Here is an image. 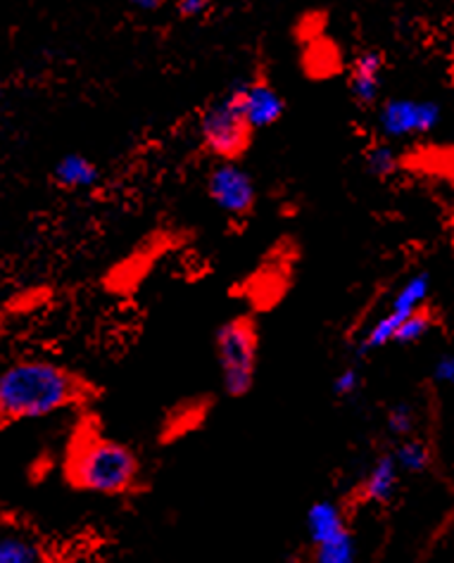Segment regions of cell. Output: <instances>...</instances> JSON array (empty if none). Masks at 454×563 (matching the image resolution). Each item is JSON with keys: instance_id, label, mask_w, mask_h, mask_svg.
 <instances>
[{"instance_id": "cell-1", "label": "cell", "mask_w": 454, "mask_h": 563, "mask_svg": "<svg viewBox=\"0 0 454 563\" xmlns=\"http://www.w3.org/2000/svg\"><path fill=\"white\" fill-rule=\"evenodd\" d=\"M84 383L51 360H18L0 372V421L46 419L77 405Z\"/></svg>"}, {"instance_id": "cell-2", "label": "cell", "mask_w": 454, "mask_h": 563, "mask_svg": "<svg viewBox=\"0 0 454 563\" xmlns=\"http://www.w3.org/2000/svg\"><path fill=\"white\" fill-rule=\"evenodd\" d=\"M69 478L81 490L96 495H120L131 490L139 478L136 456L124 444L91 438L75 450L69 462Z\"/></svg>"}, {"instance_id": "cell-3", "label": "cell", "mask_w": 454, "mask_h": 563, "mask_svg": "<svg viewBox=\"0 0 454 563\" xmlns=\"http://www.w3.org/2000/svg\"><path fill=\"white\" fill-rule=\"evenodd\" d=\"M255 139L257 131L245 120L229 88L198 114L200 151L212 157V162H243L253 151Z\"/></svg>"}, {"instance_id": "cell-4", "label": "cell", "mask_w": 454, "mask_h": 563, "mask_svg": "<svg viewBox=\"0 0 454 563\" xmlns=\"http://www.w3.org/2000/svg\"><path fill=\"white\" fill-rule=\"evenodd\" d=\"M257 325L251 317H233L219 325L214 338L217 364L222 385L231 397H241L253 388L257 368Z\"/></svg>"}, {"instance_id": "cell-5", "label": "cell", "mask_w": 454, "mask_h": 563, "mask_svg": "<svg viewBox=\"0 0 454 563\" xmlns=\"http://www.w3.org/2000/svg\"><path fill=\"white\" fill-rule=\"evenodd\" d=\"M204 192L217 210L236 224H247L257 212L259 190L243 162H212Z\"/></svg>"}, {"instance_id": "cell-6", "label": "cell", "mask_w": 454, "mask_h": 563, "mask_svg": "<svg viewBox=\"0 0 454 563\" xmlns=\"http://www.w3.org/2000/svg\"><path fill=\"white\" fill-rule=\"evenodd\" d=\"M229 91L257 133L276 126L286 117V98L276 88L267 60H257L245 77L229 86Z\"/></svg>"}, {"instance_id": "cell-7", "label": "cell", "mask_w": 454, "mask_h": 563, "mask_svg": "<svg viewBox=\"0 0 454 563\" xmlns=\"http://www.w3.org/2000/svg\"><path fill=\"white\" fill-rule=\"evenodd\" d=\"M374 114L380 139L390 143L427 136L443 117L438 102L417 98H386L378 102Z\"/></svg>"}, {"instance_id": "cell-8", "label": "cell", "mask_w": 454, "mask_h": 563, "mask_svg": "<svg viewBox=\"0 0 454 563\" xmlns=\"http://www.w3.org/2000/svg\"><path fill=\"white\" fill-rule=\"evenodd\" d=\"M386 53L378 48H362L347 57L345 81L347 93L362 110H376L386 84Z\"/></svg>"}, {"instance_id": "cell-9", "label": "cell", "mask_w": 454, "mask_h": 563, "mask_svg": "<svg viewBox=\"0 0 454 563\" xmlns=\"http://www.w3.org/2000/svg\"><path fill=\"white\" fill-rule=\"evenodd\" d=\"M300 67L307 79L329 81L347 69V57L331 34L317 36L300 46Z\"/></svg>"}, {"instance_id": "cell-10", "label": "cell", "mask_w": 454, "mask_h": 563, "mask_svg": "<svg viewBox=\"0 0 454 563\" xmlns=\"http://www.w3.org/2000/svg\"><path fill=\"white\" fill-rule=\"evenodd\" d=\"M102 181V169L84 153H67L55 162L53 184L63 190H91Z\"/></svg>"}, {"instance_id": "cell-11", "label": "cell", "mask_w": 454, "mask_h": 563, "mask_svg": "<svg viewBox=\"0 0 454 563\" xmlns=\"http://www.w3.org/2000/svg\"><path fill=\"white\" fill-rule=\"evenodd\" d=\"M429 292H431V274L417 272L405 280V284L398 288V292L392 295L388 312L405 321L407 317H412L423 305H427Z\"/></svg>"}, {"instance_id": "cell-12", "label": "cell", "mask_w": 454, "mask_h": 563, "mask_svg": "<svg viewBox=\"0 0 454 563\" xmlns=\"http://www.w3.org/2000/svg\"><path fill=\"white\" fill-rule=\"evenodd\" d=\"M400 481V468L392 456H380L378 462L372 466L369 476L364 481V497L369 501L384 504L392 499L395 490H398Z\"/></svg>"}, {"instance_id": "cell-13", "label": "cell", "mask_w": 454, "mask_h": 563, "mask_svg": "<svg viewBox=\"0 0 454 563\" xmlns=\"http://www.w3.org/2000/svg\"><path fill=\"white\" fill-rule=\"evenodd\" d=\"M345 530L347 528H345L343 511L335 507L333 501H317L310 509V514H307V532H310L314 544H321L335 536H341Z\"/></svg>"}, {"instance_id": "cell-14", "label": "cell", "mask_w": 454, "mask_h": 563, "mask_svg": "<svg viewBox=\"0 0 454 563\" xmlns=\"http://www.w3.org/2000/svg\"><path fill=\"white\" fill-rule=\"evenodd\" d=\"M364 167L372 176H376L378 181H388L395 174L402 169V157L395 151L390 141H372L364 147Z\"/></svg>"}, {"instance_id": "cell-15", "label": "cell", "mask_w": 454, "mask_h": 563, "mask_svg": "<svg viewBox=\"0 0 454 563\" xmlns=\"http://www.w3.org/2000/svg\"><path fill=\"white\" fill-rule=\"evenodd\" d=\"M0 563H41V547L26 532H0Z\"/></svg>"}, {"instance_id": "cell-16", "label": "cell", "mask_w": 454, "mask_h": 563, "mask_svg": "<svg viewBox=\"0 0 454 563\" xmlns=\"http://www.w3.org/2000/svg\"><path fill=\"white\" fill-rule=\"evenodd\" d=\"M357 547L350 532H341L326 542L314 544V563H355Z\"/></svg>"}, {"instance_id": "cell-17", "label": "cell", "mask_w": 454, "mask_h": 563, "mask_svg": "<svg viewBox=\"0 0 454 563\" xmlns=\"http://www.w3.org/2000/svg\"><path fill=\"white\" fill-rule=\"evenodd\" d=\"M433 329V314L429 305H423L419 312H414L412 317H407L402 321V325L398 329V333H395V343L398 345H414L419 343V340L427 338Z\"/></svg>"}, {"instance_id": "cell-18", "label": "cell", "mask_w": 454, "mask_h": 563, "mask_svg": "<svg viewBox=\"0 0 454 563\" xmlns=\"http://www.w3.org/2000/svg\"><path fill=\"white\" fill-rule=\"evenodd\" d=\"M324 34H329L326 10H307L300 14L298 22L292 24V36H296L298 46H302V43L312 41L317 36H324Z\"/></svg>"}, {"instance_id": "cell-19", "label": "cell", "mask_w": 454, "mask_h": 563, "mask_svg": "<svg viewBox=\"0 0 454 563\" xmlns=\"http://www.w3.org/2000/svg\"><path fill=\"white\" fill-rule=\"evenodd\" d=\"M429 450L427 444L419 442V440H409L405 444H400L398 450V456H395V462H398V466L402 471H409V473H421L423 468L429 466Z\"/></svg>"}, {"instance_id": "cell-20", "label": "cell", "mask_w": 454, "mask_h": 563, "mask_svg": "<svg viewBox=\"0 0 454 563\" xmlns=\"http://www.w3.org/2000/svg\"><path fill=\"white\" fill-rule=\"evenodd\" d=\"M214 5V0H174V12L179 14L184 22L202 20Z\"/></svg>"}, {"instance_id": "cell-21", "label": "cell", "mask_w": 454, "mask_h": 563, "mask_svg": "<svg viewBox=\"0 0 454 563\" xmlns=\"http://www.w3.org/2000/svg\"><path fill=\"white\" fill-rule=\"evenodd\" d=\"M388 428H390V433H395V435H409V433H412V428H414V413H412V409L405 407V405L395 407L388 413Z\"/></svg>"}, {"instance_id": "cell-22", "label": "cell", "mask_w": 454, "mask_h": 563, "mask_svg": "<svg viewBox=\"0 0 454 563\" xmlns=\"http://www.w3.org/2000/svg\"><path fill=\"white\" fill-rule=\"evenodd\" d=\"M359 383H362V378H359V374H357V368H343V372L335 376V380H333V390H335V395H341V397H350V395H355L357 393V388H359Z\"/></svg>"}, {"instance_id": "cell-23", "label": "cell", "mask_w": 454, "mask_h": 563, "mask_svg": "<svg viewBox=\"0 0 454 563\" xmlns=\"http://www.w3.org/2000/svg\"><path fill=\"white\" fill-rule=\"evenodd\" d=\"M435 378L441 383L454 385V354H445V357L438 360L435 364Z\"/></svg>"}, {"instance_id": "cell-24", "label": "cell", "mask_w": 454, "mask_h": 563, "mask_svg": "<svg viewBox=\"0 0 454 563\" xmlns=\"http://www.w3.org/2000/svg\"><path fill=\"white\" fill-rule=\"evenodd\" d=\"M126 3L139 12L153 14V12H159L163 8H167V3H171V0H126Z\"/></svg>"}, {"instance_id": "cell-25", "label": "cell", "mask_w": 454, "mask_h": 563, "mask_svg": "<svg viewBox=\"0 0 454 563\" xmlns=\"http://www.w3.org/2000/svg\"><path fill=\"white\" fill-rule=\"evenodd\" d=\"M447 235H450V245L454 250V207H452L450 214H447Z\"/></svg>"}, {"instance_id": "cell-26", "label": "cell", "mask_w": 454, "mask_h": 563, "mask_svg": "<svg viewBox=\"0 0 454 563\" xmlns=\"http://www.w3.org/2000/svg\"><path fill=\"white\" fill-rule=\"evenodd\" d=\"M0 106H3V84H0Z\"/></svg>"}]
</instances>
